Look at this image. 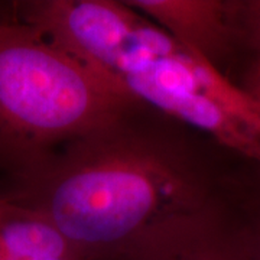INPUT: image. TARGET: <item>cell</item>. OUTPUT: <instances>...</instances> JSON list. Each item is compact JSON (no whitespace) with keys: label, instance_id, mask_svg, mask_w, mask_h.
<instances>
[{"label":"cell","instance_id":"obj_1","mask_svg":"<svg viewBox=\"0 0 260 260\" xmlns=\"http://www.w3.org/2000/svg\"><path fill=\"white\" fill-rule=\"evenodd\" d=\"M236 155L135 103L117 119L9 172L0 197L51 220L87 260H135L220 198Z\"/></svg>","mask_w":260,"mask_h":260},{"label":"cell","instance_id":"obj_2","mask_svg":"<svg viewBox=\"0 0 260 260\" xmlns=\"http://www.w3.org/2000/svg\"><path fill=\"white\" fill-rule=\"evenodd\" d=\"M20 23L64 48L114 90L260 167V106L124 0H35Z\"/></svg>","mask_w":260,"mask_h":260},{"label":"cell","instance_id":"obj_3","mask_svg":"<svg viewBox=\"0 0 260 260\" xmlns=\"http://www.w3.org/2000/svg\"><path fill=\"white\" fill-rule=\"evenodd\" d=\"M135 103L34 28L0 22V168L41 160Z\"/></svg>","mask_w":260,"mask_h":260},{"label":"cell","instance_id":"obj_4","mask_svg":"<svg viewBox=\"0 0 260 260\" xmlns=\"http://www.w3.org/2000/svg\"><path fill=\"white\" fill-rule=\"evenodd\" d=\"M227 77L236 62L229 0H124Z\"/></svg>","mask_w":260,"mask_h":260},{"label":"cell","instance_id":"obj_5","mask_svg":"<svg viewBox=\"0 0 260 260\" xmlns=\"http://www.w3.org/2000/svg\"><path fill=\"white\" fill-rule=\"evenodd\" d=\"M220 198L160 233L135 260H244Z\"/></svg>","mask_w":260,"mask_h":260},{"label":"cell","instance_id":"obj_6","mask_svg":"<svg viewBox=\"0 0 260 260\" xmlns=\"http://www.w3.org/2000/svg\"><path fill=\"white\" fill-rule=\"evenodd\" d=\"M0 246L10 260H87L51 220L0 197Z\"/></svg>","mask_w":260,"mask_h":260},{"label":"cell","instance_id":"obj_7","mask_svg":"<svg viewBox=\"0 0 260 260\" xmlns=\"http://www.w3.org/2000/svg\"><path fill=\"white\" fill-rule=\"evenodd\" d=\"M221 204L244 260H260V168L237 159L225 181Z\"/></svg>","mask_w":260,"mask_h":260},{"label":"cell","instance_id":"obj_8","mask_svg":"<svg viewBox=\"0 0 260 260\" xmlns=\"http://www.w3.org/2000/svg\"><path fill=\"white\" fill-rule=\"evenodd\" d=\"M229 9L236 48L233 73L243 62L260 59V0H229Z\"/></svg>","mask_w":260,"mask_h":260},{"label":"cell","instance_id":"obj_9","mask_svg":"<svg viewBox=\"0 0 260 260\" xmlns=\"http://www.w3.org/2000/svg\"><path fill=\"white\" fill-rule=\"evenodd\" d=\"M229 78L260 106V59L240 64Z\"/></svg>","mask_w":260,"mask_h":260},{"label":"cell","instance_id":"obj_10","mask_svg":"<svg viewBox=\"0 0 260 260\" xmlns=\"http://www.w3.org/2000/svg\"><path fill=\"white\" fill-rule=\"evenodd\" d=\"M0 260H10L9 256L5 253V250L2 249V246H0Z\"/></svg>","mask_w":260,"mask_h":260},{"label":"cell","instance_id":"obj_11","mask_svg":"<svg viewBox=\"0 0 260 260\" xmlns=\"http://www.w3.org/2000/svg\"><path fill=\"white\" fill-rule=\"evenodd\" d=\"M0 167H2V160H0Z\"/></svg>","mask_w":260,"mask_h":260}]
</instances>
